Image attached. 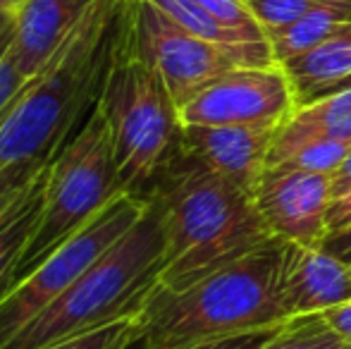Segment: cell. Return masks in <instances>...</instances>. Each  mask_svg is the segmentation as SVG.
I'll return each mask as SVG.
<instances>
[{
  "label": "cell",
  "mask_w": 351,
  "mask_h": 349,
  "mask_svg": "<svg viewBox=\"0 0 351 349\" xmlns=\"http://www.w3.org/2000/svg\"><path fill=\"white\" fill-rule=\"evenodd\" d=\"M130 36L132 0H98L8 108L0 122V170L27 160H53L96 110Z\"/></svg>",
  "instance_id": "cell-1"
},
{
  "label": "cell",
  "mask_w": 351,
  "mask_h": 349,
  "mask_svg": "<svg viewBox=\"0 0 351 349\" xmlns=\"http://www.w3.org/2000/svg\"><path fill=\"white\" fill-rule=\"evenodd\" d=\"M148 196L165 220L162 289L182 292L273 239L246 191L177 146Z\"/></svg>",
  "instance_id": "cell-2"
},
{
  "label": "cell",
  "mask_w": 351,
  "mask_h": 349,
  "mask_svg": "<svg viewBox=\"0 0 351 349\" xmlns=\"http://www.w3.org/2000/svg\"><path fill=\"white\" fill-rule=\"evenodd\" d=\"M287 242L273 237L201 282L172 292L158 285L136 316L130 349H189L201 342L289 321L282 302Z\"/></svg>",
  "instance_id": "cell-3"
},
{
  "label": "cell",
  "mask_w": 351,
  "mask_h": 349,
  "mask_svg": "<svg viewBox=\"0 0 351 349\" xmlns=\"http://www.w3.org/2000/svg\"><path fill=\"white\" fill-rule=\"evenodd\" d=\"M165 247V220L151 196L139 223L3 349H46L136 316L158 287Z\"/></svg>",
  "instance_id": "cell-4"
},
{
  "label": "cell",
  "mask_w": 351,
  "mask_h": 349,
  "mask_svg": "<svg viewBox=\"0 0 351 349\" xmlns=\"http://www.w3.org/2000/svg\"><path fill=\"white\" fill-rule=\"evenodd\" d=\"M122 191L148 194L180 146V115L162 80L132 48V36L98 98Z\"/></svg>",
  "instance_id": "cell-5"
},
{
  "label": "cell",
  "mask_w": 351,
  "mask_h": 349,
  "mask_svg": "<svg viewBox=\"0 0 351 349\" xmlns=\"http://www.w3.org/2000/svg\"><path fill=\"white\" fill-rule=\"evenodd\" d=\"M117 194H122V186L112 158L110 132L96 106L88 120L62 144L48 165L38 223L22 258L14 265L8 289L27 278L53 249L79 232L88 220L96 218Z\"/></svg>",
  "instance_id": "cell-6"
},
{
  "label": "cell",
  "mask_w": 351,
  "mask_h": 349,
  "mask_svg": "<svg viewBox=\"0 0 351 349\" xmlns=\"http://www.w3.org/2000/svg\"><path fill=\"white\" fill-rule=\"evenodd\" d=\"M151 206L148 194H117L79 232L56 247L27 278L0 297V349L27 323L67 292L103 254L115 247L143 218Z\"/></svg>",
  "instance_id": "cell-7"
},
{
  "label": "cell",
  "mask_w": 351,
  "mask_h": 349,
  "mask_svg": "<svg viewBox=\"0 0 351 349\" xmlns=\"http://www.w3.org/2000/svg\"><path fill=\"white\" fill-rule=\"evenodd\" d=\"M132 48L162 80L177 110L239 65L234 56L194 36L148 0H132Z\"/></svg>",
  "instance_id": "cell-8"
},
{
  "label": "cell",
  "mask_w": 351,
  "mask_h": 349,
  "mask_svg": "<svg viewBox=\"0 0 351 349\" xmlns=\"http://www.w3.org/2000/svg\"><path fill=\"white\" fill-rule=\"evenodd\" d=\"M296 98L280 65L234 67L177 110L182 127L285 125Z\"/></svg>",
  "instance_id": "cell-9"
},
{
  "label": "cell",
  "mask_w": 351,
  "mask_h": 349,
  "mask_svg": "<svg viewBox=\"0 0 351 349\" xmlns=\"http://www.w3.org/2000/svg\"><path fill=\"white\" fill-rule=\"evenodd\" d=\"M332 177L289 165L265 170L254 206L273 237L296 247L320 249L328 237Z\"/></svg>",
  "instance_id": "cell-10"
},
{
  "label": "cell",
  "mask_w": 351,
  "mask_h": 349,
  "mask_svg": "<svg viewBox=\"0 0 351 349\" xmlns=\"http://www.w3.org/2000/svg\"><path fill=\"white\" fill-rule=\"evenodd\" d=\"M282 125L182 127L180 149L254 199Z\"/></svg>",
  "instance_id": "cell-11"
},
{
  "label": "cell",
  "mask_w": 351,
  "mask_h": 349,
  "mask_svg": "<svg viewBox=\"0 0 351 349\" xmlns=\"http://www.w3.org/2000/svg\"><path fill=\"white\" fill-rule=\"evenodd\" d=\"M351 299V265L323 249L287 244L282 261V302L289 318L323 313Z\"/></svg>",
  "instance_id": "cell-12"
},
{
  "label": "cell",
  "mask_w": 351,
  "mask_h": 349,
  "mask_svg": "<svg viewBox=\"0 0 351 349\" xmlns=\"http://www.w3.org/2000/svg\"><path fill=\"white\" fill-rule=\"evenodd\" d=\"M98 0H24L14 8V60L34 77L72 36Z\"/></svg>",
  "instance_id": "cell-13"
},
{
  "label": "cell",
  "mask_w": 351,
  "mask_h": 349,
  "mask_svg": "<svg viewBox=\"0 0 351 349\" xmlns=\"http://www.w3.org/2000/svg\"><path fill=\"white\" fill-rule=\"evenodd\" d=\"M291 84L296 108L313 103L323 96L339 91L351 84V24L311 48L304 56H296L280 65Z\"/></svg>",
  "instance_id": "cell-14"
},
{
  "label": "cell",
  "mask_w": 351,
  "mask_h": 349,
  "mask_svg": "<svg viewBox=\"0 0 351 349\" xmlns=\"http://www.w3.org/2000/svg\"><path fill=\"white\" fill-rule=\"evenodd\" d=\"M313 139L351 141V84L313 103L299 106L291 112L275 136L268 156V170L282 165L301 144Z\"/></svg>",
  "instance_id": "cell-15"
},
{
  "label": "cell",
  "mask_w": 351,
  "mask_h": 349,
  "mask_svg": "<svg viewBox=\"0 0 351 349\" xmlns=\"http://www.w3.org/2000/svg\"><path fill=\"white\" fill-rule=\"evenodd\" d=\"M151 5H156L160 12H165L172 22H177L182 29L191 32L194 36L204 38L208 43H215L217 48L227 51L230 56H234L239 60V65L244 67H265L275 65L273 53H270V43H256L249 38L239 36V34L225 29L215 17H210L196 0H148Z\"/></svg>",
  "instance_id": "cell-16"
},
{
  "label": "cell",
  "mask_w": 351,
  "mask_h": 349,
  "mask_svg": "<svg viewBox=\"0 0 351 349\" xmlns=\"http://www.w3.org/2000/svg\"><path fill=\"white\" fill-rule=\"evenodd\" d=\"M347 24H351V0H332V3L315 8L313 12H308L289 27L268 32L265 36H268L270 43L273 62L285 65L291 58L304 56L311 48L320 46L330 36L342 32Z\"/></svg>",
  "instance_id": "cell-17"
},
{
  "label": "cell",
  "mask_w": 351,
  "mask_h": 349,
  "mask_svg": "<svg viewBox=\"0 0 351 349\" xmlns=\"http://www.w3.org/2000/svg\"><path fill=\"white\" fill-rule=\"evenodd\" d=\"M46 177H48V168L41 173L36 184L27 194V199L22 201V206L12 213V218L0 228V294H5V289H8L14 265L22 258L29 237H32L34 228L38 223L43 189H46Z\"/></svg>",
  "instance_id": "cell-18"
},
{
  "label": "cell",
  "mask_w": 351,
  "mask_h": 349,
  "mask_svg": "<svg viewBox=\"0 0 351 349\" xmlns=\"http://www.w3.org/2000/svg\"><path fill=\"white\" fill-rule=\"evenodd\" d=\"M263 349H351V345L323 321L320 313H311L289 318L280 335Z\"/></svg>",
  "instance_id": "cell-19"
},
{
  "label": "cell",
  "mask_w": 351,
  "mask_h": 349,
  "mask_svg": "<svg viewBox=\"0 0 351 349\" xmlns=\"http://www.w3.org/2000/svg\"><path fill=\"white\" fill-rule=\"evenodd\" d=\"M349 149H351V141L347 139H313L301 144L282 165L335 177V173L347 160Z\"/></svg>",
  "instance_id": "cell-20"
},
{
  "label": "cell",
  "mask_w": 351,
  "mask_h": 349,
  "mask_svg": "<svg viewBox=\"0 0 351 349\" xmlns=\"http://www.w3.org/2000/svg\"><path fill=\"white\" fill-rule=\"evenodd\" d=\"M48 163L51 160H27V163H14L0 170V228L22 206V201L27 199Z\"/></svg>",
  "instance_id": "cell-21"
},
{
  "label": "cell",
  "mask_w": 351,
  "mask_h": 349,
  "mask_svg": "<svg viewBox=\"0 0 351 349\" xmlns=\"http://www.w3.org/2000/svg\"><path fill=\"white\" fill-rule=\"evenodd\" d=\"M325 3H332V0H246L265 34L299 22L301 17Z\"/></svg>",
  "instance_id": "cell-22"
},
{
  "label": "cell",
  "mask_w": 351,
  "mask_h": 349,
  "mask_svg": "<svg viewBox=\"0 0 351 349\" xmlns=\"http://www.w3.org/2000/svg\"><path fill=\"white\" fill-rule=\"evenodd\" d=\"M139 316V313H136ZM136 316H127L120 321L110 323L106 328H98V330L84 333L72 340L58 342L53 347L46 349H130L136 335Z\"/></svg>",
  "instance_id": "cell-23"
},
{
  "label": "cell",
  "mask_w": 351,
  "mask_h": 349,
  "mask_svg": "<svg viewBox=\"0 0 351 349\" xmlns=\"http://www.w3.org/2000/svg\"><path fill=\"white\" fill-rule=\"evenodd\" d=\"M282 326H270V328H258V330H244V333H234V335H225L217 337V340H208L201 342V345H194L189 349H263L273 337L280 335Z\"/></svg>",
  "instance_id": "cell-24"
},
{
  "label": "cell",
  "mask_w": 351,
  "mask_h": 349,
  "mask_svg": "<svg viewBox=\"0 0 351 349\" xmlns=\"http://www.w3.org/2000/svg\"><path fill=\"white\" fill-rule=\"evenodd\" d=\"M351 225V186L344 189L342 194L332 196L328 208V234L344 230Z\"/></svg>",
  "instance_id": "cell-25"
},
{
  "label": "cell",
  "mask_w": 351,
  "mask_h": 349,
  "mask_svg": "<svg viewBox=\"0 0 351 349\" xmlns=\"http://www.w3.org/2000/svg\"><path fill=\"white\" fill-rule=\"evenodd\" d=\"M320 316H323V321L328 323V326L332 328V330L337 333L344 342H349L351 345V299L344 304H339V306L325 309Z\"/></svg>",
  "instance_id": "cell-26"
},
{
  "label": "cell",
  "mask_w": 351,
  "mask_h": 349,
  "mask_svg": "<svg viewBox=\"0 0 351 349\" xmlns=\"http://www.w3.org/2000/svg\"><path fill=\"white\" fill-rule=\"evenodd\" d=\"M320 249L332 254V256L339 258L342 263L351 265V225L344 230H337V232H330Z\"/></svg>",
  "instance_id": "cell-27"
},
{
  "label": "cell",
  "mask_w": 351,
  "mask_h": 349,
  "mask_svg": "<svg viewBox=\"0 0 351 349\" xmlns=\"http://www.w3.org/2000/svg\"><path fill=\"white\" fill-rule=\"evenodd\" d=\"M14 36V10L0 8V56L12 43Z\"/></svg>",
  "instance_id": "cell-28"
},
{
  "label": "cell",
  "mask_w": 351,
  "mask_h": 349,
  "mask_svg": "<svg viewBox=\"0 0 351 349\" xmlns=\"http://www.w3.org/2000/svg\"><path fill=\"white\" fill-rule=\"evenodd\" d=\"M351 186V149H349V154H347V160L342 163V168L335 173L332 177V191H335V196L337 194H342L344 189H349Z\"/></svg>",
  "instance_id": "cell-29"
},
{
  "label": "cell",
  "mask_w": 351,
  "mask_h": 349,
  "mask_svg": "<svg viewBox=\"0 0 351 349\" xmlns=\"http://www.w3.org/2000/svg\"><path fill=\"white\" fill-rule=\"evenodd\" d=\"M0 8H5V10H12V5H10V0H0Z\"/></svg>",
  "instance_id": "cell-30"
},
{
  "label": "cell",
  "mask_w": 351,
  "mask_h": 349,
  "mask_svg": "<svg viewBox=\"0 0 351 349\" xmlns=\"http://www.w3.org/2000/svg\"><path fill=\"white\" fill-rule=\"evenodd\" d=\"M24 3V0H10V5H12V10L14 8H19V5H22Z\"/></svg>",
  "instance_id": "cell-31"
}]
</instances>
